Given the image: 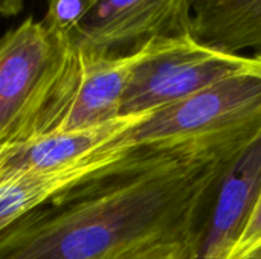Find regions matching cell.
I'll list each match as a JSON object with an SVG mask.
<instances>
[{"instance_id": "obj_15", "label": "cell", "mask_w": 261, "mask_h": 259, "mask_svg": "<svg viewBox=\"0 0 261 259\" xmlns=\"http://www.w3.org/2000/svg\"><path fill=\"white\" fill-rule=\"evenodd\" d=\"M232 259H261V241L258 244H255L252 249H249L248 252H245V253Z\"/></svg>"}, {"instance_id": "obj_5", "label": "cell", "mask_w": 261, "mask_h": 259, "mask_svg": "<svg viewBox=\"0 0 261 259\" xmlns=\"http://www.w3.org/2000/svg\"><path fill=\"white\" fill-rule=\"evenodd\" d=\"M194 0H98L67 34L86 56H124L150 41L191 34Z\"/></svg>"}, {"instance_id": "obj_1", "label": "cell", "mask_w": 261, "mask_h": 259, "mask_svg": "<svg viewBox=\"0 0 261 259\" xmlns=\"http://www.w3.org/2000/svg\"><path fill=\"white\" fill-rule=\"evenodd\" d=\"M246 147L124 159L15 221L0 259H109L202 235L200 217Z\"/></svg>"}, {"instance_id": "obj_9", "label": "cell", "mask_w": 261, "mask_h": 259, "mask_svg": "<svg viewBox=\"0 0 261 259\" xmlns=\"http://www.w3.org/2000/svg\"><path fill=\"white\" fill-rule=\"evenodd\" d=\"M191 34L229 53H261V0H194Z\"/></svg>"}, {"instance_id": "obj_2", "label": "cell", "mask_w": 261, "mask_h": 259, "mask_svg": "<svg viewBox=\"0 0 261 259\" xmlns=\"http://www.w3.org/2000/svg\"><path fill=\"white\" fill-rule=\"evenodd\" d=\"M261 131V76L239 75L156 108L110 142L121 160L242 148Z\"/></svg>"}, {"instance_id": "obj_4", "label": "cell", "mask_w": 261, "mask_h": 259, "mask_svg": "<svg viewBox=\"0 0 261 259\" xmlns=\"http://www.w3.org/2000/svg\"><path fill=\"white\" fill-rule=\"evenodd\" d=\"M255 73V58L229 53L193 34L159 38L141 49L121 105V116L144 114L220 81Z\"/></svg>"}, {"instance_id": "obj_7", "label": "cell", "mask_w": 261, "mask_h": 259, "mask_svg": "<svg viewBox=\"0 0 261 259\" xmlns=\"http://www.w3.org/2000/svg\"><path fill=\"white\" fill-rule=\"evenodd\" d=\"M261 189V131L225 172L202 231L197 259H228Z\"/></svg>"}, {"instance_id": "obj_3", "label": "cell", "mask_w": 261, "mask_h": 259, "mask_svg": "<svg viewBox=\"0 0 261 259\" xmlns=\"http://www.w3.org/2000/svg\"><path fill=\"white\" fill-rule=\"evenodd\" d=\"M72 55L63 34L32 17L0 37V147L35 134Z\"/></svg>"}, {"instance_id": "obj_12", "label": "cell", "mask_w": 261, "mask_h": 259, "mask_svg": "<svg viewBox=\"0 0 261 259\" xmlns=\"http://www.w3.org/2000/svg\"><path fill=\"white\" fill-rule=\"evenodd\" d=\"M202 235L164 246L151 259H197Z\"/></svg>"}, {"instance_id": "obj_8", "label": "cell", "mask_w": 261, "mask_h": 259, "mask_svg": "<svg viewBox=\"0 0 261 259\" xmlns=\"http://www.w3.org/2000/svg\"><path fill=\"white\" fill-rule=\"evenodd\" d=\"M116 163V156L104 147L92 156L57 169L0 180V235L29 212L101 176Z\"/></svg>"}, {"instance_id": "obj_13", "label": "cell", "mask_w": 261, "mask_h": 259, "mask_svg": "<svg viewBox=\"0 0 261 259\" xmlns=\"http://www.w3.org/2000/svg\"><path fill=\"white\" fill-rule=\"evenodd\" d=\"M162 246L164 244H147V246H141L127 252H122L109 259H151Z\"/></svg>"}, {"instance_id": "obj_14", "label": "cell", "mask_w": 261, "mask_h": 259, "mask_svg": "<svg viewBox=\"0 0 261 259\" xmlns=\"http://www.w3.org/2000/svg\"><path fill=\"white\" fill-rule=\"evenodd\" d=\"M26 0H0V15L14 17L23 11Z\"/></svg>"}, {"instance_id": "obj_11", "label": "cell", "mask_w": 261, "mask_h": 259, "mask_svg": "<svg viewBox=\"0 0 261 259\" xmlns=\"http://www.w3.org/2000/svg\"><path fill=\"white\" fill-rule=\"evenodd\" d=\"M261 241V189L257 202L254 205V209L245 224V229L231 253V256L228 259L236 258L245 252H248L249 249H252L255 244H258Z\"/></svg>"}, {"instance_id": "obj_6", "label": "cell", "mask_w": 261, "mask_h": 259, "mask_svg": "<svg viewBox=\"0 0 261 259\" xmlns=\"http://www.w3.org/2000/svg\"><path fill=\"white\" fill-rule=\"evenodd\" d=\"M139 56L141 49L124 56H86L73 52L32 137L87 130L121 118L124 92Z\"/></svg>"}, {"instance_id": "obj_16", "label": "cell", "mask_w": 261, "mask_h": 259, "mask_svg": "<svg viewBox=\"0 0 261 259\" xmlns=\"http://www.w3.org/2000/svg\"><path fill=\"white\" fill-rule=\"evenodd\" d=\"M255 58V73L261 76V53H257V55H252Z\"/></svg>"}, {"instance_id": "obj_10", "label": "cell", "mask_w": 261, "mask_h": 259, "mask_svg": "<svg viewBox=\"0 0 261 259\" xmlns=\"http://www.w3.org/2000/svg\"><path fill=\"white\" fill-rule=\"evenodd\" d=\"M96 2L98 0H46L47 9L41 20L67 37Z\"/></svg>"}]
</instances>
